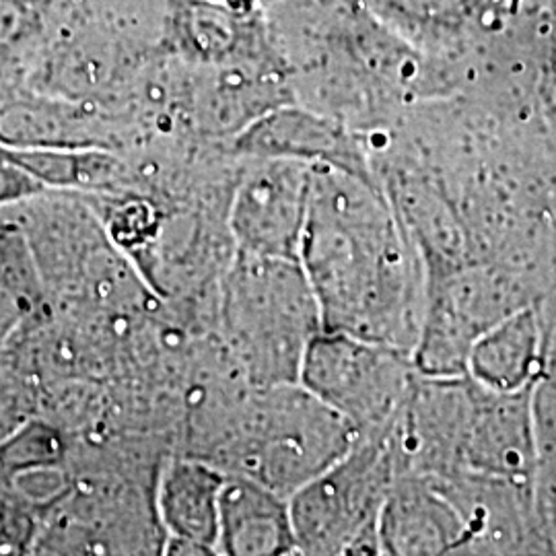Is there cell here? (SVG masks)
Returning <instances> with one entry per match:
<instances>
[{"instance_id": "cell-1", "label": "cell", "mask_w": 556, "mask_h": 556, "mask_svg": "<svg viewBox=\"0 0 556 556\" xmlns=\"http://www.w3.org/2000/svg\"><path fill=\"white\" fill-rule=\"evenodd\" d=\"M298 260L324 330L413 355L429 277L417 239L376 176L312 165Z\"/></svg>"}, {"instance_id": "cell-2", "label": "cell", "mask_w": 556, "mask_h": 556, "mask_svg": "<svg viewBox=\"0 0 556 556\" xmlns=\"http://www.w3.org/2000/svg\"><path fill=\"white\" fill-rule=\"evenodd\" d=\"M357 439L346 418L299 381L241 383L206 413L192 456L291 498L337 464Z\"/></svg>"}, {"instance_id": "cell-3", "label": "cell", "mask_w": 556, "mask_h": 556, "mask_svg": "<svg viewBox=\"0 0 556 556\" xmlns=\"http://www.w3.org/2000/svg\"><path fill=\"white\" fill-rule=\"evenodd\" d=\"M15 208L52 309L75 318H137L161 301L108 236L89 194L46 188Z\"/></svg>"}, {"instance_id": "cell-4", "label": "cell", "mask_w": 556, "mask_h": 556, "mask_svg": "<svg viewBox=\"0 0 556 556\" xmlns=\"http://www.w3.org/2000/svg\"><path fill=\"white\" fill-rule=\"evenodd\" d=\"M217 324L223 355L250 386L299 381L307 349L324 330L299 260L239 252L220 275Z\"/></svg>"}, {"instance_id": "cell-5", "label": "cell", "mask_w": 556, "mask_h": 556, "mask_svg": "<svg viewBox=\"0 0 556 556\" xmlns=\"http://www.w3.org/2000/svg\"><path fill=\"white\" fill-rule=\"evenodd\" d=\"M402 475L392 427L355 445L289 498L298 555H381L379 517Z\"/></svg>"}, {"instance_id": "cell-6", "label": "cell", "mask_w": 556, "mask_h": 556, "mask_svg": "<svg viewBox=\"0 0 556 556\" xmlns=\"http://www.w3.org/2000/svg\"><path fill=\"white\" fill-rule=\"evenodd\" d=\"M153 484L71 475L41 521L34 555H155L163 551Z\"/></svg>"}, {"instance_id": "cell-7", "label": "cell", "mask_w": 556, "mask_h": 556, "mask_svg": "<svg viewBox=\"0 0 556 556\" xmlns=\"http://www.w3.org/2000/svg\"><path fill=\"white\" fill-rule=\"evenodd\" d=\"M417 374L404 351L321 330L303 358L299 383L363 435L392 427Z\"/></svg>"}, {"instance_id": "cell-8", "label": "cell", "mask_w": 556, "mask_h": 556, "mask_svg": "<svg viewBox=\"0 0 556 556\" xmlns=\"http://www.w3.org/2000/svg\"><path fill=\"white\" fill-rule=\"evenodd\" d=\"M245 160L225 219L236 252L298 260L312 165L287 157Z\"/></svg>"}, {"instance_id": "cell-9", "label": "cell", "mask_w": 556, "mask_h": 556, "mask_svg": "<svg viewBox=\"0 0 556 556\" xmlns=\"http://www.w3.org/2000/svg\"><path fill=\"white\" fill-rule=\"evenodd\" d=\"M517 285L491 270L459 273L443 285L429 280L425 318L413 361L425 376H462L477 338L521 303Z\"/></svg>"}, {"instance_id": "cell-10", "label": "cell", "mask_w": 556, "mask_h": 556, "mask_svg": "<svg viewBox=\"0 0 556 556\" xmlns=\"http://www.w3.org/2000/svg\"><path fill=\"white\" fill-rule=\"evenodd\" d=\"M534 383L516 392H498L477 381L457 472L536 484L538 447L532 415Z\"/></svg>"}, {"instance_id": "cell-11", "label": "cell", "mask_w": 556, "mask_h": 556, "mask_svg": "<svg viewBox=\"0 0 556 556\" xmlns=\"http://www.w3.org/2000/svg\"><path fill=\"white\" fill-rule=\"evenodd\" d=\"M163 41L192 68L282 60L258 11L219 0H167Z\"/></svg>"}, {"instance_id": "cell-12", "label": "cell", "mask_w": 556, "mask_h": 556, "mask_svg": "<svg viewBox=\"0 0 556 556\" xmlns=\"http://www.w3.org/2000/svg\"><path fill=\"white\" fill-rule=\"evenodd\" d=\"M231 149L239 157H287L309 165H330L358 176H376L355 132L337 118L301 108L293 101L252 122L231 140Z\"/></svg>"}, {"instance_id": "cell-13", "label": "cell", "mask_w": 556, "mask_h": 556, "mask_svg": "<svg viewBox=\"0 0 556 556\" xmlns=\"http://www.w3.org/2000/svg\"><path fill=\"white\" fill-rule=\"evenodd\" d=\"M282 103H291L285 60L243 62L197 68L186 110L202 135L233 140Z\"/></svg>"}, {"instance_id": "cell-14", "label": "cell", "mask_w": 556, "mask_h": 556, "mask_svg": "<svg viewBox=\"0 0 556 556\" xmlns=\"http://www.w3.org/2000/svg\"><path fill=\"white\" fill-rule=\"evenodd\" d=\"M225 472L202 457L172 456L157 466L153 498L165 534L161 555H219Z\"/></svg>"}, {"instance_id": "cell-15", "label": "cell", "mask_w": 556, "mask_h": 556, "mask_svg": "<svg viewBox=\"0 0 556 556\" xmlns=\"http://www.w3.org/2000/svg\"><path fill=\"white\" fill-rule=\"evenodd\" d=\"M464 519L438 478L400 475L379 517L381 555H464Z\"/></svg>"}, {"instance_id": "cell-16", "label": "cell", "mask_w": 556, "mask_h": 556, "mask_svg": "<svg viewBox=\"0 0 556 556\" xmlns=\"http://www.w3.org/2000/svg\"><path fill=\"white\" fill-rule=\"evenodd\" d=\"M219 555H298L289 498L252 478L225 475L220 491Z\"/></svg>"}, {"instance_id": "cell-17", "label": "cell", "mask_w": 556, "mask_h": 556, "mask_svg": "<svg viewBox=\"0 0 556 556\" xmlns=\"http://www.w3.org/2000/svg\"><path fill=\"white\" fill-rule=\"evenodd\" d=\"M544 369V319L523 305L498 319L472 344L466 374L484 388L516 392L532 386Z\"/></svg>"}, {"instance_id": "cell-18", "label": "cell", "mask_w": 556, "mask_h": 556, "mask_svg": "<svg viewBox=\"0 0 556 556\" xmlns=\"http://www.w3.org/2000/svg\"><path fill=\"white\" fill-rule=\"evenodd\" d=\"M0 155L17 163L48 190L116 194L135 188L130 167L110 149H15L0 144Z\"/></svg>"}, {"instance_id": "cell-19", "label": "cell", "mask_w": 556, "mask_h": 556, "mask_svg": "<svg viewBox=\"0 0 556 556\" xmlns=\"http://www.w3.org/2000/svg\"><path fill=\"white\" fill-rule=\"evenodd\" d=\"M46 305L40 273L15 204L0 208V346Z\"/></svg>"}, {"instance_id": "cell-20", "label": "cell", "mask_w": 556, "mask_h": 556, "mask_svg": "<svg viewBox=\"0 0 556 556\" xmlns=\"http://www.w3.org/2000/svg\"><path fill=\"white\" fill-rule=\"evenodd\" d=\"M369 13L417 46H441L475 29L489 0H363Z\"/></svg>"}, {"instance_id": "cell-21", "label": "cell", "mask_w": 556, "mask_h": 556, "mask_svg": "<svg viewBox=\"0 0 556 556\" xmlns=\"http://www.w3.org/2000/svg\"><path fill=\"white\" fill-rule=\"evenodd\" d=\"M54 0H0V93L20 89L48 34Z\"/></svg>"}, {"instance_id": "cell-22", "label": "cell", "mask_w": 556, "mask_h": 556, "mask_svg": "<svg viewBox=\"0 0 556 556\" xmlns=\"http://www.w3.org/2000/svg\"><path fill=\"white\" fill-rule=\"evenodd\" d=\"M68 443L59 425L34 417L0 441V484L25 470L64 466Z\"/></svg>"}, {"instance_id": "cell-23", "label": "cell", "mask_w": 556, "mask_h": 556, "mask_svg": "<svg viewBox=\"0 0 556 556\" xmlns=\"http://www.w3.org/2000/svg\"><path fill=\"white\" fill-rule=\"evenodd\" d=\"M34 417H38L36 396L7 349L0 346V441Z\"/></svg>"}, {"instance_id": "cell-24", "label": "cell", "mask_w": 556, "mask_h": 556, "mask_svg": "<svg viewBox=\"0 0 556 556\" xmlns=\"http://www.w3.org/2000/svg\"><path fill=\"white\" fill-rule=\"evenodd\" d=\"M41 521L36 507L0 493V555H34Z\"/></svg>"}, {"instance_id": "cell-25", "label": "cell", "mask_w": 556, "mask_h": 556, "mask_svg": "<svg viewBox=\"0 0 556 556\" xmlns=\"http://www.w3.org/2000/svg\"><path fill=\"white\" fill-rule=\"evenodd\" d=\"M46 190L40 181L31 178L17 163L0 155V208L13 206Z\"/></svg>"}, {"instance_id": "cell-26", "label": "cell", "mask_w": 556, "mask_h": 556, "mask_svg": "<svg viewBox=\"0 0 556 556\" xmlns=\"http://www.w3.org/2000/svg\"><path fill=\"white\" fill-rule=\"evenodd\" d=\"M536 507L548 551L556 553V478L536 482Z\"/></svg>"}, {"instance_id": "cell-27", "label": "cell", "mask_w": 556, "mask_h": 556, "mask_svg": "<svg viewBox=\"0 0 556 556\" xmlns=\"http://www.w3.org/2000/svg\"><path fill=\"white\" fill-rule=\"evenodd\" d=\"M544 369L542 378L556 381V309L553 318H544Z\"/></svg>"}, {"instance_id": "cell-28", "label": "cell", "mask_w": 556, "mask_h": 556, "mask_svg": "<svg viewBox=\"0 0 556 556\" xmlns=\"http://www.w3.org/2000/svg\"><path fill=\"white\" fill-rule=\"evenodd\" d=\"M219 2L241 9V11H258L260 0H219Z\"/></svg>"}, {"instance_id": "cell-29", "label": "cell", "mask_w": 556, "mask_h": 556, "mask_svg": "<svg viewBox=\"0 0 556 556\" xmlns=\"http://www.w3.org/2000/svg\"><path fill=\"white\" fill-rule=\"evenodd\" d=\"M548 126L556 140V89L551 91V101H548Z\"/></svg>"}]
</instances>
